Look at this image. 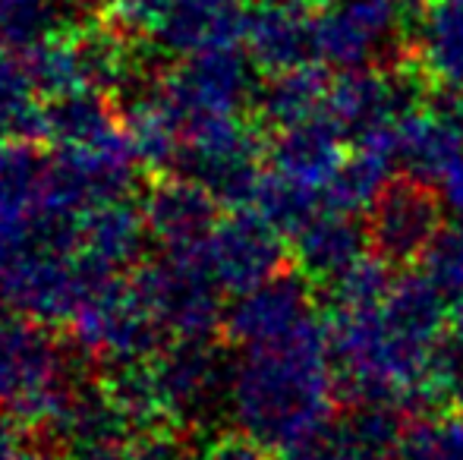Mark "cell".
Here are the masks:
<instances>
[{"instance_id": "34", "label": "cell", "mask_w": 463, "mask_h": 460, "mask_svg": "<svg viewBox=\"0 0 463 460\" xmlns=\"http://www.w3.org/2000/svg\"><path fill=\"white\" fill-rule=\"evenodd\" d=\"M280 460H335L328 448V438H318L312 445H303V448H293L287 455H280Z\"/></svg>"}, {"instance_id": "26", "label": "cell", "mask_w": 463, "mask_h": 460, "mask_svg": "<svg viewBox=\"0 0 463 460\" xmlns=\"http://www.w3.org/2000/svg\"><path fill=\"white\" fill-rule=\"evenodd\" d=\"M48 99L32 80L25 57L16 51H0V142L44 139Z\"/></svg>"}, {"instance_id": "27", "label": "cell", "mask_w": 463, "mask_h": 460, "mask_svg": "<svg viewBox=\"0 0 463 460\" xmlns=\"http://www.w3.org/2000/svg\"><path fill=\"white\" fill-rule=\"evenodd\" d=\"M63 29V0H0V51H29Z\"/></svg>"}, {"instance_id": "1", "label": "cell", "mask_w": 463, "mask_h": 460, "mask_svg": "<svg viewBox=\"0 0 463 460\" xmlns=\"http://www.w3.org/2000/svg\"><path fill=\"white\" fill-rule=\"evenodd\" d=\"M448 325V303L426 271L397 275L375 306L335 309L328 332L341 394L354 407L388 410L435 400Z\"/></svg>"}, {"instance_id": "29", "label": "cell", "mask_w": 463, "mask_h": 460, "mask_svg": "<svg viewBox=\"0 0 463 460\" xmlns=\"http://www.w3.org/2000/svg\"><path fill=\"white\" fill-rule=\"evenodd\" d=\"M0 460H63L61 451L44 442V432L0 417Z\"/></svg>"}, {"instance_id": "22", "label": "cell", "mask_w": 463, "mask_h": 460, "mask_svg": "<svg viewBox=\"0 0 463 460\" xmlns=\"http://www.w3.org/2000/svg\"><path fill=\"white\" fill-rule=\"evenodd\" d=\"M293 256L312 281H335L341 271L366 256V233L356 215L335 209H318L309 221L290 237Z\"/></svg>"}, {"instance_id": "5", "label": "cell", "mask_w": 463, "mask_h": 460, "mask_svg": "<svg viewBox=\"0 0 463 460\" xmlns=\"http://www.w3.org/2000/svg\"><path fill=\"white\" fill-rule=\"evenodd\" d=\"M202 249H158L152 262L129 275L165 341H212L224 328V290L208 271Z\"/></svg>"}, {"instance_id": "18", "label": "cell", "mask_w": 463, "mask_h": 460, "mask_svg": "<svg viewBox=\"0 0 463 460\" xmlns=\"http://www.w3.org/2000/svg\"><path fill=\"white\" fill-rule=\"evenodd\" d=\"M146 215L127 196L98 202L80 218V252L98 281L129 277L146 252Z\"/></svg>"}, {"instance_id": "4", "label": "cell", "mask_w": 463, "mask_h": 460, "mask_svg": "<svg viewBox=\"0 0 463 460\" xmlns=\"http://www.w3.org/2000/svg\"><path fill=\"white\" fill-rule=\"evenodd\" d=\"M80 391L70 353L44 322L0 313V417L61 429Z\"/></svg>"}, {"instance_id": "23", "label": "cell", "mask_w": 463, "mask_h": 460, "mask_svg": "<svg viewBox=\"0 0 463 460\" xmlns=\"http://www.w3.org/2000/svg\"><path fill=\"white\" fill-rule=\"evenodd\" d=\"M416 73L463 101V0H439L416 29Z\"/></svg>"}, {"instance_id": "20", "label": "cell", "mask_w": 463, "mask_h": 460, "mask_svg": "<svg viewBox=\"0 0 463 460\" xmlns=\"http://www.w3.org/2000/svg\"><path fill=\"white\" fill-rule=\"evenodd\" d=\"M397 158L407 177L439 190L463 164V117L448 108H407L397 120Z\"/></svg>"}, {"instance_id": "30", "label": "cell", "mask_w": 463, "mask_h": 460, "mask_svg": "<svg viewBox=\"0 0 463 460\" xmlns=\"http://www.w3.org/2000/svg\"><path fill=\"white\" fill-rule=\"evenodd\" d=\"M394 460H445V442H441V419H413L403 423L397 438Z\"/></svg>"}, {"instance_id": "17", "label": "cell", "mask_w": 463, "mask_h": 460, "mask_svg": "<svg viewBox=\"0 0 463 460\" xmlns=\"http://www.w3.org/2000/svg\"><path fill=\"white\" fill-rule=\"evenodd\" d=\"M407 86L378 67L331 70L325 120L347 142L407 111Z\"/></svg>"}, {"instance_id": "14", "label": "cell", "mask_w": 463, "mask_h": 460, "mask_svg": "<svg viewBox=\"0 0 463 460\" xmlns=\"http://www.w3.org/2000/svg\"><path fill=\"white\" fill-rule=\"evenodd\" d=\"M246 0H165L148 32L165 54L184 61L205 51L240 48L246 38Z\"/></svg>"}, {"instance_id": "33", "label": "cell", "mask_w": 463, "mask_h": 460, "mask_svg": "<svg viewBox=\"0 0 463 460\" xmlns=\"http://www.w3.org/2000/svg\"><path fill=\"white\" fill-rule=\"evenodd\" d=\"M441 442H445V460H463V413L441 419Z\"/></svg>"}, {"instance_id": "35", "label": "cell", "mask_w": 463, "mask_h": 460, "mask_svg": "<svg viewBox=\"0 0 463 460\" xmlns=\"http://www.w3.org/2000/svg\"><path fill=\"white\" fill-rule=\"evenodd\" d=\"M318 6H325V4H335V0H316Z\"/></svg>"}, {"instance_id": "12", "label": "cell", "mask_w": 463, "mask_h": 460, "mask_svg": "<svg viewBox=\"0 0 463 460\" xmlns=\"http://www.w3.org/2000/svg\"><path fill=\"white\" fill-rule=\"evenodd\" d=\"M401 32V0H335L318 6L316 63L328 70L372 67Z\"/></svg>"}, {"instance_id": "24", "label": "cell", "mask_w": 463, "mask_h": 460, "mask_svg": "<svg viewBox=\"0 0 463 460\" xmlns=\"http://www.w3.org/2000/svg\"><path fill=\"white\" fill-rule=\"evenodd\" d=\"M328 86H331V70L318 67V63L271 76V82L259 95L262 120L271 129L303 127V123L325 120Z\"/></svg>"}, {"instance_id": "2", "label": "cell", "mask_w": 463, "mask_h": 460, "mask_svg": "<svg viewBox=\"0 0 463 460\" xmlns=\"http://www.w3.org/2000/svg\"><path fill=\"white\" fill-rule=\"evenodd\" d=\"M337 394L341 381L322 315L269 344L240 347L237 360L227 362L224 404L233 429L280 455L328 436Z\"/></svg>"}, {"instance_id": "19", "label": "cell", "mask_w": 463, "mask_h": 460, "mask_svg": "<svg viewBox=\"0 0 463 460\" xmlns=\"http://www.w3.org/2000/svg\"><path fill=\"white\" fill-rule=\"evenodd\" d=\"M221 199L189 177H165L142 202L148 239L158 249H202L221 218Z\"/></svg>"}, {"instance_id": "32", "label": "cell", "mask_w": 463, "mask_h": 460, "mask_svg": "<svg viewBox=\"0 0 463 460\" xmlns=\"http://www.w3.org/2000/svg\"><path fill=\"white\" fill-rule=\"evenodd\" d=\"M439 196L445 211H451V218L458 224H463V164L454 174H448L445 183L439 186Z\"/></svg>"}, {"instance_id": "10", "label": "cell", "mask_w": 463, "mask_h": 460, "mask_svg": "<svg viewBox=\"0 0 463 460\" xmlns=\"http://www.w3.org/2000/svg\"><path fill=\"white\" fill-rule=\"evenodd\" d=\"M177 171L212 190L221 202H246L265 171L262 139L243 117L199 123L184 133Z\"/></svg>"}, {"instance_id": "3", "label": "cell", "mask_w": 463, "mask_h": 460, "mask_svg": "<svg viewBox=\"0 0 463 460\" xmlns=\"http://www.w3.org/2000/svg\"><path fill=\"white\" fill-rule=\"evenodd\" d=\"M95 284L80 252V218L32 233L0 230V313L70 322Z\"/></svg>"}, {"instance_id": "25", "label": "cell", "mask_w": 463, "mask_h": 460, "mask_svg": "<svg viewBox=\"0 0 463 460\" xmlns=\"http://www.w3.org/2000/svg\"><path fill=\"white\" fill-rule=\"evenodd\" d=\"M123 129H127L129 148L142 167H152V171L177 167L180 127L155 89L129 101V108L123 111Z\"/></svg>"}, {"instance_id": "21", "label": "cell", "mask_w": 463, "mask_h": 460, "mask_svg": "<svg viewBox=\"0 0 463 460\" xmlns=\"http://www.w3.org/2000/svg\"><path fill=\"white\" fill-rule=\"evenodd\" d=\"M347 152V139L331 123L316 120L303 123V127L275 129L269 146V167L284 180H290V183L322 196L325 202V192H328V186L341 174Z\"/></svg>"}, {"instance_id": "28", "label": "cell", "mask_w": 463, "mask_h": 460, "mask_svg": "<svg viewBox=\"0 0 463 460\" xmlns=\"http://www.w3.org/2000/svg\"><path fill=\"white\" fill-rule=\"evenodd\" d=\"M422 271L441 290L454 338L463 341V224L441 230L435 237V243L422 256Z\"/></svg>"}, {"instance_id": "9", "label": "cell", "mask_w": 463, "mask_h": 460, "mask_svg": "<svg viewBox=\"0 0 463 460\" xmlns=\"http://www.w3.org/2000/svg\"><path fill=\"white\" fill-rule=\"evenodd\" d=\"M32 80L44 99L108 92L127 73V51L110 29H61L25 51Z\"/></svg>"}, {"instance_id": "13", "label": "cell", "mask_w": 463, "mask_h": 460, "mask_svg": "<svg viewBox=\"0 0 463 460\" xmlns=\"http://www.w3.org/2000/svg\"><path fill=\"white\" fill-rule=\"evenodd\" d=\"M441 196L435 186L413 177H397L384 186L378 202L372 205L369 243L391 265H407L422 258L441 230Z\"/></svg>"}, {"instance_id": "16", "label": "cell", "mask_w": 463, "mask_h": 460, "mask_svg": "<svg viewBox=\"0 0 463 460\" xmlns=\"http://www.w3.org/2000/svg\"><path fill=\"white\" fill-rule=\"evenodd\" d=\"M312 315L318 313L312 306L309 284L303 277L278 275L233 300V306L227 309L224 332L237 347L269 344L297 332Z\"/></svg>"}, {"instance_id": "15", "label": "cell", "mask_w": 463, "mask_h": 460, "mask_svg": "<svg viewBox=\"0 0 463 460\" xmlns=\"http://www.w3.org/2000/svg\"><path fill=\"white\" fill-rule=\"evenodd\" d=\"M316 0H259L250 6L246 54L269 76L316 63Z\"/></svg>"}, {"instance_id": "6", "label": "cell", "mask_w": 463, "mask_h": 460, "mask_svg": "<svg viewBox=\"0 0 463 460\" xmlns=\"http://www.w3.org/2000/svg\"><path fill=\"white\" fill-rule=\"evenodd\" d=\"M98 202L35 139L0 142V230L32 233L82 218Z\"/></svg>"}, {"instance_id": "8", "label": "cell", "mask_w": 463, "mask_h": 460, "mask_svg": "<svg viewBox=\"0 0 463 460\" xmlns=\"http://www.w3.org/2000/svg\"><path fill=\"white\" fill-rule=\"evenodd\" d=\"M250 57L237 48L205 51V54L184 57L165 80L155 86L161 101L184 133L199 123L224 120V117H243L252 99V73Z\"/></svg>"}, {"instance_id": "31", "label": "cell", "mask_w": 463, "mask_h": 460, "mask_svg": "<svg viewBox=\"0 0 463 460\" xmlns=\"http://www.w3.org/2000/svg\"><path fill=\"white\" fill-rule=\"evenodd\" d=\"M269 455V448L246 438L243 432H231V436H221L212 445H205L199 460H271Z\"/></svg>"}, {"instance_id": "7", "label": "cell", "mask_w": 463, "mask_h": 460, "mask_svg": "<svg viewBox=\"0 0 463 460\" xmlns=\"http://www.w3.org/2000/svg\"><path fill=\"white\" fill-rule=\"evenodd\" d=\"M67 325L76 350L89 360L104 362L108 369L139 362L167 344L129 277L95 284Z\"/></svg>"}, {"instance_id": "11", "label": "cell", "mask_w": 463, "mask_h": 460, "mask_svg": "<svg viewBox=\"0 0 463 460\" xmlns=\"http://www.w3.org/2000/svg\"><path fill=\"white\" fill-rule=\"evenodd\" d=\"M202 256L218 287L240 296L284 275L287 237L259 209L243 205L218 218Z\"/></svg>"}]
</instances>
